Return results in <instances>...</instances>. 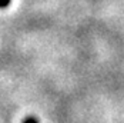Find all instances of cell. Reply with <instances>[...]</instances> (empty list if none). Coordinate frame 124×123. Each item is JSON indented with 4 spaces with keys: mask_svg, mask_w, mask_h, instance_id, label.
Wrapping results in <instances>:
<instances>
[{
    "mask_svg": "<svg viewBox=\"0 0 124 123\" xmlns=\"http://www.w3.org/2000/svg\"><path fill=\"white\" fill-rule=\"evenodd\" d=\"M9 4H10V0H0V9L7 7Z\"/></svg>",
    "mask_w": 124,
    "mask_h": 123,
    "instance_id": "2",
    "label": "cell"
},
{
    "mask_svg": "<svg viewBox=\"0 0 124 123\" xmlns=\"http://www.w3.org/2000/svg\"><path fill=\"white\" fill-rule=\"evenodd\" d=\"M23 123H39L37 117H34V116H29V117H26Z\"/></svg>",
    "mask_w": 124,
    "mask_h": 123,
    "instance_id": "1",
    "label": "cell"
}]
</instances>
